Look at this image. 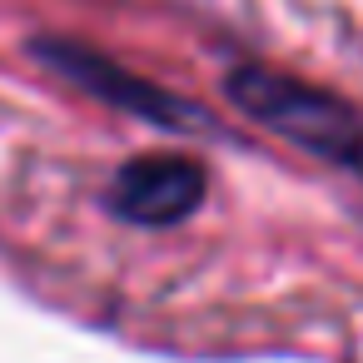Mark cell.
<instances>
[{"label":"cell","instance_id":"7a4b0ae2","mask_svg":"<svg viewBox=\"0 0 363 363\" xmlns=\"http://www.w3.org/2000/svg\"><path fill=\"white\" fill-rule=\"evenodd\" d=\"M30 55L60 75L65 85H75L80 95H90L95 105H110L120 115H135L145 125H160L169 135H209L214 130V115L164 85H150L145 75H135L130 65L110 60L105 50L85 45V40H70V35H35L30 40Z\"/></svg>","mask_w":363,"mask_h":363},{"label":"cell","instance_id":"3957f363","mask_svg":"<svg viewBox=\"0 0 363 363\" xmlns=\"http://www.w3.org/2000/svg\"><path fill=\"white\" fill-rule=\"evenodd\" d=\"M209 174L189 155H140L115 169L110 179V214L135 229H174L199 214Z\"/></svg>","mask_w":363,"mask_h":363},{"label":"cell","instance_id":"6da1fadb","mask_svg":"<svg viewBox=\"0 0 363 363\" xmlns=\"http://www.w3.org/2000/svg\"><path fill=\"white\" fill-rule=\"evenodd\" d=\"M224 95L249 125L363 179V110L348 105L343 95L269 65H234L224 75Z\"/></svg>","mask_w":363,"mask_h":363}]
</instances>
